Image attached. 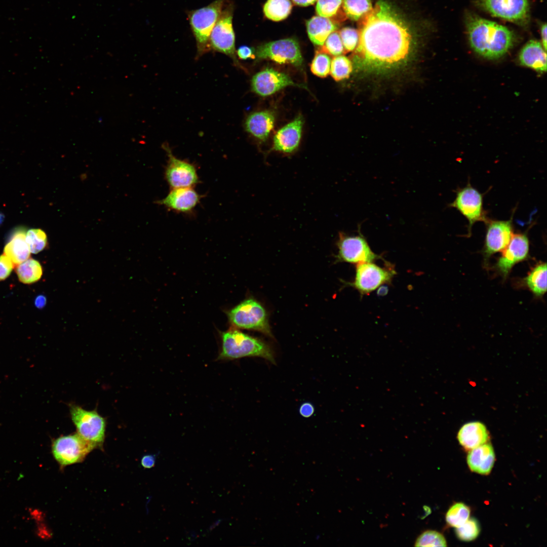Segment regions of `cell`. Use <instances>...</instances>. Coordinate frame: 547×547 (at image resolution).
Listing matches in <instances>:
<instances>
[{"label":"cell","mask_w":547,"mask_h":547,"mask_svg":"<svg viewBox=\"0 0 547 547\" xmlns=\"http://www.w3.org/2000/svg\"><path fill=\"white\" fill-rule=\"evenodd\" d=\"M361 19L358 43L351 55L356 67L384 70L408 59L413 45V33L390 4L379 0Z\"/></svg>","instance_id":"1"},{"label":"cell","mask_w":547,"mask_h":547,"mask_svg":"<svg viewBox=\"0 0 547 547\" xmlns=\"http://www.w3.org/2000/svg\"><path fill=\"white\" fill-rule=\"evenodd\" d=\"M468 41L473 50L489 59H498L513 46L514 32L507 27L474 14L466 16Z\"/></svg>","instance_id":"2"},{"label":"cell","mask_w":547,"mask_h":547,"mask_svg":"<svg viewBox=\"0 0 547 547\" xmlns=\"http://www.w3.org/2000/svg\"><path fill=\"white\" fill-rule=\"evenodd\" d=\"M221 347L218 360H233L245 357H259L275 363L274 351L264 341L237 329L221 333Z\"/></svg>","instance_id":"3"},{"label":"cell","mask_w":547,"mask_h":547,"mask_svg":"<svg viewBox=\"0 0 547 547\" xmlns=\"http://www.w3.org/2000/svg\"><path fill=\"white\" fill-rule=\"evenodd\" d=\"M227 0H215L200 9L188 11L187 16L196 41V58L210 51L209 37Z\"/></svg>","instance_id":"4"},{"label":"cell","mask_w":547,"mask_h":547,"mask_svg":"<svg viewBox=\"0 0 547 547\" xmlns=\"http://www.w3.org/2000/svg\"><path fill=\"white\" fill-rule=\"evenodd\" d=\"M227 316L231 325L237 329L257 331L272 337L266 310L254 299L243 301L230 309Z\"/></svg>","instance_id":"5"},{"label":"cell","mask_w":547,"mask_h":547,"mask_svg":"<svg viewBox=\"0 0 547 547\" xmlns=\"http://www.w3.org/2000/svg\"><path fill=\"white\" fill-rule=\"evenodd\" d=\"M233 4L225 2L220 15L209 37L210 50L230 57L237 66L245 70L239 62L235 48V34L232 26Z\"/></svg>","instance_id":"6"},{"label":"cell","mask_w":547,"mask_h":547,"mask_svg":"<svg viewBox=\"0 0 547 547\" xmlns=\"http://www.w3.org/2000/svg\"><path fill=\"white\" fill-rule=\"evenodd\" d=\"M69 410L77 433L95 448L101 446L105 438V419L96 410H86L74 404L70 405Z\"/></svg>","instance_id":"7"},{"label":"cell","mask_w":547,"mask_h":547,"mask_svg":"<svg viewBox=\"0 0 547 547\" xmlns=\"http://www.w3.org/2000/svg\"><path fill=\"white\" fill-rule=\"evenodd\" d=\"M255 57L268 59L279 64H289L298 68L303 66V59L298 42L288 38L270 42L257 47Z\"/></svg>","instance_id":"8"},{"label":"cell","mask_w":547,"mask_h":547,"mask_svg":"<svg viewBox=\"0 0 547 547\" xmlns=\"http://www.w3.org/2000/svg\"><path fill=\"white\" fill-rule=\"evenodd\" d=\"M337 246L338 251L336 257L338 261L359 264L371 262L380 258L372 251L359 229L355 236L339 232Z\"/></svg>","instance_id":"9"},{"label":"cell","mask_w":547,"mask_h":547,"mask_svg":"<svg viewBox=\"0 0 547 547\" xmlns=\"http://www.w3.org/2000/svg\"><path fill=\"white\" fill-rule=\"evenodd\" d=\"M483 200V194L468 183L457 191L454 200L449 204L450 207L455 208L467 220L469 235L476 222L485 223L488 220Z\"/></svg>","instance_id":"10"},{"label":"cell","mask_w":547,"mask_h":547,"mask_svg":"<svg viewBox=\"0 0 547 547\" xmlns=\"http://www.w3.org/2000/svg\"><path fill=\"white\" fill-rule=\"evenodd\" d=\"M162 147L168 157L165 177L171 189L193 187L198 184L199 177L196 166L175 157L167 143H164Z\"/></svg>","instance_id":"11"},{"label":"cell","mask_w":547,"mask_h":547,"mask_svg":"<svg viewBox=\"0 0 547 547\" xmlns=\"http://www.w3.org/2000/svg\"><path fill=\"white\" fill-rule=\"evenodd\" d=\"M95 447L77 433L60 437L52 444V452L61 466L81 462Z\"/></svg>","instance_id":"12"},{"label":"cell","mask_w":547,"mask_h":547,"mask_svg":"<svg viewBox=\"0 0 547 547\" xmlns=\"http://www.w3.org/2000/svg\"><path fill=\"white\" fill-rule=\"evenodd\" d=\"M479 6L491 15L519 24L528 19V0H479Z\"/></svg>","instance_id":"13"},{"label":"cell","mask_w":547,"mask_h":547,"mask_svg":"<svg viewBox=\"0 0 547 547\" xmlns=\"http://www.w3.org/2000/svg\"><path fill=\"white\" fill-rule=\"evenodd\" d=\"M530 243L527 232L514 233L507 246L502 251L495 268L506 278L513 267L529 256Z\"/></svg>","instance_id":"14"},{"label":"cell","mask_w":547,"mask_h":547,"mask_svg":"<svg viewBox=\"0 0 547 547\" xmlns=\"http://www.w3.org/2000/svg\"><path fill=\"white\" fill-rule=\"evenodd\" d=\"M486 231L483 249L485 261L507 246L514 234L512 217L507 220H489L485 222Z\"/></svg>","instance_id":"15"},{"label":"cell","mask_w":547,"mask_h":547,"mask_svg":"<svg viewBox=\"0 0 547 547\" xmlns=\"http://www.w3.org/2000/svg\"><path fill=\"white\" fill-rule=\"evenodd\" d=\"M251 85L253 92L263 97L274 94L288 86L308 90L306 85L295 83L287 74L270 68L256 73L251 80Z\"/></svg>","instance_id":"16"},{"label":"cell","mask_w":547,"mask_h":547,"mask_svg":"<svg viewBox=\"0 0 547 547\" xmlns=\"http://www.w3.org/2000/svg\"><path fill=\"white\" fill-rule=\"evenodd\" d=\"M395 274L392 269L382 268L371 262L358 264L355 281L350 284L361 294H368L388 283Z\"/></svg>","instance_id":"17"},{"label":"cell","mask_w":547,"mask_h":547,"mask_svg":"<svg viewBox=\"0 0 547 547\" xmlns=\"http://www.w3.org/2000/svg\"><path fill=\"white\" fill-rule=\"evenodd\" d=\"M303 125V118L299 115L293 121L279 129L274 137L270 151L289 154L299 145Z\"/></svg>","instance_id":"18"},{"label":"cell","mask_w":547,"mask_h":547,"mask_svg":"<svg viewBox=\"0 0 547 547\" xmlns=\"http://www.w3.org/2000/svg\"><path fill=\"white\" fill-rule=\"evenodd\" d=\"M202 196L193 187L172 188L168 194L157 202L169 210L183 213L193 211Z\"/></svg>","instance_id":"19"},{"label":"cell","mask_w":547,"mask_h":547,"mask_svg":"<svg viewBox=\"0 0 547 547\" xmlns=\"http://www.w3.org/2000/svg\"><path fill=\"white\" fill-rule=\"evenodd\" d=\"M275 121V114L272 111H257L247 117L244 127L245 130L253 137L261 141H265L274 128Z\"/></svg>","instance_id":"20"},{"label":"cell","mask_w":547,"mask_h":547,"mask_svg":"<svg viewBox=\"0 0 547 547\" xmlns=\"http://www.w3.org/2000/svg\"><path fill=\"white\" fill-rule=\"evenodd\" d=\"M519 60L521 65L539 73L546 70V50L537 40H530L523 47L519 53Z\"/></svg>","instance_id":"21"},{"label":"cell","mask_w":547,"mask_h":547,"mask_svg":"<svg viewBox=\"0 0 547 547\" xmlns=\"http://www.w3.org/2000/svg\"><path fill=\"white\" fill-rule=\"evenodd\" d=\"M495 461V454L492 445L485 443L471 450L467 456L470 470L481 475H488Z\"/></svg>","instance_id":"22"},{"label":"cell","mask_w":547,"mask_h":547,"mask_svg":"<svg viewBox=\"0 0 547 547\" xmlns=\"http://www.w3.org/2000/svg\"><path fill=\"white\" fill-rule=\"evenodd\" d=\"M458 440L466 450H471L486 443L489 438L485 425L479 421L469 422L459 429Z\"/></svg>","instance_id":"23"},{"label":"cell","mask_w":547,"mask_h":547,"mask_svg":"<svg viewBox=\"0 0 547 547\" xmlns=\"http://www.w3.org/2000/svg\"><path fill=\"white\" fill-rule=\"evenodd\" d=\"M306 26L308 36L315 45L322 46L328 36L338 28L337 24L329 18L315 16L307 20Z\"/></svg>","instance_id":"24"},{"label":"cell","mask_w":547,"mask_h":547,"mask_svg":"<svg viewBox=\"0 0 547 547\" xmlns=\"http://www.w3.org/2000/svg\"><path fill=\"white\" fill-rule=\"evenodd\" d=\"M4 254L14 265L19 264L29 257L30 251L26 241V232L23 228H18L13 233L5 246Z\"/></svg>","instance_id":"25"},{"label":"cell","mask_w":547,"mask_h":547,"mask_svg":"<svg viewBox=\"0 0 547 547\" xmlns=\"http://www.w3.org/2000/svg\"><path fill=\"white\" fill-rule=\"evenodd\" d=\"M527 288L537 297L544 295L546 291V264L538 263L531 268L524 280Z\"/></svg>","instance_id":"26"},{"label":"cell","mask_w":547,"mask_h":547,"mask_svg":"<svg viewBox=\"0 0 547 547\" xmlns=\"http://www.w3.org/2000/svg\"><path fill=\"white\" fill-rule=\"evenodd\" d=\"M16 271L19 280L24 284L37 282L43 274V269L40 262L32 258H28L18 264Z\"/></svg>","instance_id":"27"},{"label":"cell","mask_w":547,"mask_h":547,"mask_svg":"<svg viewBox=\"0 0 547 547\" xmlns=\"http://www.w3.org/2000/svg\"><path fill=\"white\" fill-rule=\"evenodd\" d=\"M292 8L290 0H267L264 5L263 12L268 19L279 21L289 15Z\"/></svg>","instance_id":"28"},{"label":"cell","mask_w":547,"mask_h":547,"mask_svg":"<svg viewBox=\"0 0 547 547\" xmlns=\"http://www.w3.org/2000/svg\"><path fill=\"white\" fill-rule=\"evenodd\" d=\"M342 3L345 14L354 21L359 20L372 9L370 0H342Z\"/></svg>","instance_id":"29"},{"label":"cell","mask_w":547,"mask_h":547,"mask_svg":"<svg viewBox=\"0 0 547 547\" xmlns=\"http://www.w3.org/2000/svg\"><path fill=\"white\" fill-rule=\"evenodd\" d=\"M353 70L350 60L343 55L335 56L331 62L330 72L336 81H342L349 76Z\"/></svg>","instance_id":"30"},{"label":"cell","mask_w":547,"mask_h":547,"mask_svg":"<svg viewBox=\"0 0 547 547\" xmlns=\"http://www.w3.org/2000/svg\"><path fill=\"white\" fill-rule=\"evenodd\" d=\"M470 508L463 503H456L448 511L446 515L447 523L451 526L458 527L469 518Z\"/></svg>","instance_id":"31"},{"label":"cell","mask_w":547,"mask_h":547,"mask_svg":"<svg viewBox=\"0 0 547 547\" xmlns=\"http://www.w3.org/2000/svg\"><path fill=\"white\" fill-rule=\"evenodd\" d=\"M331 60L329 55L320 50L317 51L310 65L313 74L320 77H326L330 72Z\"/></svg>","instance_id":"32"},{"label":"cell","mask_w":547,"mask_h":547,"mask_svg":"<svg viewBox=\"0 0 547 547\" xmlns=\"http://www.w3.org/2000/svg\"><path fill=\"white\" fill-rule=\"evenodd\" d=\"M26 241L30 252L38 253L43 250L47 245V237L45 232L40 229H30L26 232Z\"/></svg>","instance_id":"33"},{"label":"cell","mask_w":547,"mask_h":547,"mask_svg":"<svg viewBox=\"0 0 547 547\" xmlns=\"http://www.w3.org/2000/svg\"><path fill=\"white\" fill-rule=\"evenodd\" d=\"M447 545L444 536L434 530H427L422 533L416 539L415 546H445Z\"/></svg>","instance_id":"34"},{"label":"cell","mask_w":547,"mask_h":547,"mask_svg":"<svg viewBox=\"0 0 547 547\" xmlns=\"http://www.w3.org/2000/svg\"><path fill=\"white\" fill-rule=\"evenodd\" d=\"M320 50L334 57L346 53L339 33L336 31L330 34Z\"/></svg>","instance_id":"35"},{"label":"cell","mask_w":547,"mask_h":547,"mask_svg":"<svg viewBox=\"0 0 547 547\" xmlns=\"http://www.w3.org/2000/svg\"><path fill=\"white\" fill-rule=\"evenodd\" d=\"M480 532V527L475 519H468L462 525L457 527L456 533L459 539L463 541H471L476 539Z\"/></svg>","instance_id":"36"},{"label":"cell","mask_w":547,"mask_h":547,"mask_svg":"<svg viewBox=\"0 0 547 547\" xmlns=\"http://www.w3.org/2000/svg\"><path fill=\"white\" fill-rule=\"evenodd\" d=\"M342 3V0H317L316 13L318 16L330 18L337 13Z\"/></svg>","instance_id":"37"},{"label":"cell","mask_w":547,"mask_h":547,"mask_svg":"<svg viewBox=\"0 0 547 547\" xmlns=\"http://www.w3.org/2000/svg\"><path fill=\"white\" fill-rule=\"evenodd\" d=\"M339 33L345 52L354 51L358 43V30L346 27L343 28Z\"/></svg>","instance_id":"38"},{"label":"cell","mask_w":547,"mask_h":547,"mask_svg":"<svg viewBox=\"0 0 547 547\" xmlns=\"http://www.w3.org/2000/svg\"><path fill=\"white\" fill-rule=\"evenodd\" d=\"M14 263L6 255L0 256V281L7 279L11 273Z\"/></svg>","instance_id":"39"},{"label":"cell","mask_w":547,"mask_h":547,"mask_svg":"<svg viewBox=\"0 0 547 547\" xmlns=\"http://www.w3.org/2000/svg\"><path fill=\"white\" fill-rule=\"evenodd\" d=\"M255 52L252 48L245 45L240 47L236 50L237 56L241 60L255 58Z\"/></svg>","instance_id":"40"},{"label":"cell","mask_w":547,"mask_h":547,"mask_svg":"<svg viewBox=\"0 0 547 547\" xmlns=\"http://www.w3.org/2000/svg\"><path fill=\"white\" fill-rule=\"evenodd\" d=\"M300 414L305 418L311 417L315 412V407L309 402H305L301 405L299 407Z\"/></svg>","instance_id":"41"},{"label":"cell","mask_w":547,"mask_h":547,"mask_svg":"<svg viewBox=\"0 0 547 547\" xmlns=\"http://www.w3.org/2000/svg\"><path fill=\"white\" fill-rule=\"evenodd\" d=\"M141 465L146 468L153 467L155 464V457L152 455H145L141 459Z\"/></svg>","instance_id":"42"},{"label":"cell","mask_w":547,"mask_h":547,"mask_svg":"<svg viewBox=\"0 0 547 547\" xmlns=\"http://www.w3.org/2000/svg\"><path fill=\"white\" fill-rule=\"evenodd\" d=\"M540 34L541 38V44L546 50V25L543 24L540 28Z\"/></svg>","instance_id":"43"},{"label":"cell","mask_w":547,"mask_h":547,"mask_svg":"<svg viewBox=\"0 0 547 547\" xmlns=\"http://www.w3.org/2000/svg\"><path fill=\"white\" fill-rule=\"evenodd\" d=\"M292 2L296 5L306 7L309 5H313L317 0H292Z\"/></svg>","instance_id":"44"},{"label":"cell","mask_w":547,"mask_h":547,"mask_svg":"<svg viewBox=\"0 0 547 547\" xmlns=\"http://www.w3.org/2000/svg\"><path fill=\"white\" fill-rule=\"evenodd\" d=\"M45 302V298L43 296H39L36 298L35 304L37 307H42L44 306Z\"/></svg>","instance_id":"45"}]
</instances>
